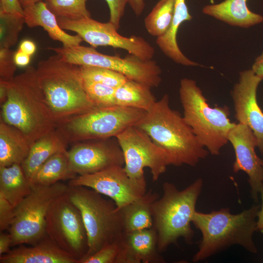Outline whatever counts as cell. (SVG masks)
Returning a JSON list of instances; mask_svg holds the SVG:
<instances>
[{
	"instance_id": "cell-1",
	"label": "cell",
	"mask_w": 263,
	"mask_h": 263,
	"mask_svg": "<svg viewBox=\"0 0 263 263\" xmlns=\"http://www.w3.org/2000/svg\"><path fill=\"white\" fill-rule=\"evenodd\" d=\"M0 82L7 88L6 99L0 105V119L20 131L31 145L57 128L38 83L36 68L29 66L10 81Z\"/></svg>"
},
{
	"instance_id": "cell-2",
	"label": "cell",
	"mask_w": 263,
	"mask_h": 263,
	"mask_svg": "<svg viewBox=\"0 0 263 263\" xmlns=\"http://www.w3.org/2000/svg\"><path fill=\"white\" fill-rule=\"evenodd\" d=\"M168 154L170 165L195 166L208 154L180 113L171 109L164 94L136 124Z\"/></svg>"
},
{
	"instance_id": "cell-3",
	"label": "cell",
	"mask_w": 263,
	"mask_h": 263,
	"mask_svg": "<svg viewBox=\"0 0 263 263\" xmlns=\"http://www.w3.org/2000/svg\"><path fill=\"white\" fill-rule=\"evenodd\" d=\"M38 83L57 125L97 107L87 95L79 66L54 55L36 68Z\"/></svg>"
},
{
	"instance_id": "cell-4",
	"label": "cell",
	"mask_w": 263,
	"mask_h": 263,
	"mask_svg": "<svg viewBox=\"0 0 263 263\" xmlns=\"http://www.w3.org/2000/svg\"><path fill=\"white\" fill-rule=\"evenodd\" d=\"M260 207L254 205L238 214L231 213L228 207L208 213L196 211L192 223L201 232L202 238L192 261H203L235 244L256 253L253 235L257 230L256 218Z\"/></svg>"
},
{
	"instance_id": "cell-5",
	"label": "cell",
	"mask_w": 263,
	"mask_h": 263,
	"mask_svg": "<svg viewBox=\"0 0 263 263\" xmlns=\"http://www.w3.org/2000/svg\"><path fill=\"white\" fill-rule=\"evenodd\" d=\"M203 185L201 178L181 190L172 183L163 184V195L152 205L153 227L157 232L160 252L176 244L180 238L189 244L193 243L194 232L191 223Z\"/></svg>"
},
{
	"instance_id": "cell-6",
	"label": "cell",
	"mask_w": 263,
	"mask_h": 263,
	"mask_svg": "<svg viewBox=\"0 0 263 263\" xmlns=\"http://www.w3.org/2000/svg\"><path fill=\"white\" fill-rule=\"evenodd\" d=\"M180 85L185 121L199 143L212 155H218L221 148L228 142V133L236 124L230 121L228 107H210L193 79L183 78Z\"/></svg>"
},
{
	"instance_id": "cell-7",
	"label": "cell",
	"mask_w": 263,
	"mask_h": 263,
	"mask_svg": "<svg viewBox=\"0 0 263 263\" xmlns=\"http://www.w3.org/2000/svg\"><path fill=\"white\" fill-rule=\"evenodd\" d=\"M68 186L67 192L79 209L87 231L89 247L85 256L119 242L124 230L120 211L114 202L90 188Z\"/></svg>"
},
{
	"instance_id": "cell-8",
	"label": "cell",
	"mask_w": 263,
	"mask_h": 263,
	"mask_svg": "<svg viewBox=\"0 0 263 263\" xmlns=\"http://www.w3.org/2000/svg\"><path fill=\"white\" fill-rule=\"evenodd\" d=\"M147 112L114 105L96 107L58 125L69 143L116 137L127 128L135 126Z\"/></svg>"
},
{
	"instance_id": "cell-9",
	"label": "cell",
	"mask_w": 263,
	"mask_h": 263,
	"mask_svg": "<svg viewBox=\"0 0 263 263\" xmlns=\"http://www.w3.org/2000/svg\"><path fill=\"white\" fill-rule=\"evenodd\" d=\"M68 188L60 182L51 186L33 184L31 192L15 207L14 217L9 228L12 246L34 245L46 236L47 212L52 203L66 193Z\"/></svg>"
},
{
	"instance_id": "cell-10",
	"label": "cell",
	"mask_w": 263,
	"mask_h": 263,
	"mask_svg": "<svg viewBox=\"0 0 263 263\" xmlns=\"http://www.w3.org/2000/svg\"><path fill=\"white\" fill-rule=\"evenodd\" d=\"M61 58L71 64L109 69L120 73L129 79L150 86L158 87L161 82V69L156 61L143 60L130 54L124 58L103 54L94 47L80 45L69 47H49Z\"/></svg>"
},
{
	"instance_id": "cell-11",
	"label": "cell",
	"mask_w": 263,
	"mask_h": 263,
	"mask_svg": "<svg viewBox=\"0 0 263 263\" xmlns=\"http://www.w3.org/2000/svg\"><path fill=\"white\" fill-rule=\"evenodd\" d=\"M45 232L59 248L78 262L87 254L88 236L82 217L67 192L51 205L46 218Z\"/></svg>"
},
{
	"instance_id": "cell-12",
	"label": "cell",
	"mask_w": 263,
	"mask_h": 263,
	"mask_svg": "<svg viewBox=\"0 0 263 263\" xmlns=\"http://www.w3.org/2000/svg\"><path fill=\"white\" fill-rule=\"evenodd\" d=\"M115 138L123 153L124 169L132 178H145L144 169L148 168L152 181H156L170 165L166 151L135 126L127 128Z\"/></svg>"
},
{
	"instance_id": "cell-13",
	"label": "cell",
	"mask_w": 263,
	"mask_h": 263,
	"mask_svg": "<svg viewBox=\"0 0 263 263\" xmlns=\"http://www.w3.org/2000/svg\"><path fill=\"white\" fill-rule=\"evenodd\" d=\"M56 19L63 30L75 32L93 47L111 46L122 49L145 60L152 59L155 54L154 48L144 38L136 36H122L110 21L102 23L91 18L71 20L56 17Z\"/></svg>"
},
{
	"instance_id": "cell-14",
	"label": "cell",
	"mask_w": 263,
	"mask_h": 263,
	"mask_svg": "<svg viewBox=\"0 0 263 263\" xmlns=\"http://www.w3.org/2000/svg\"><path fill=\"white\" fill-rule=\"evenodd\" d=\"M68 185L82 186L109 197L119 209L138 199L147 192L145 178L130 177L124 166H115L100 171L77 175Z\"/></svg>"
},
{
	"instance_id": "cell-15",
	"label": "cell",
	"mask_w": 263,
	"mask_h": 263,
	"mask_svg": "<svg viewBox=\"0 0 263 263\" xmlns=\"http://www.w3.org/2000/svg\"><path fill=\"white\" fill-rule=\"evenodd\" d=\"M67 152L70 168L78 175L124 166L123 153L115 137L77 142Z\"/></svg>"
},
{
	"instance_id": "cell-16",
	"label": "cell",
	"mask_w": 263,
	"mask_h": 263,
	"mask_svg": "<svg viewBox=\"0 0 263 263\" xmlns=\"http://www.w3.org/2000/svg\"><path fill=\"white\" fill-rule=\"evenodd\" d=\"M239 82L234 86L231 95L239 123L248 126L252 130L257 147L263 157V112L259 106L257 91L263 76L251 69L240 72Z\"/></svg>"
},
{
	"instance_id": "cell-17",
	"label": "cell",
	"mask_w": 263,
	"mask_h": 263,
	"mask_svg": "<svg viewBox=\"0 0 263 263\" xmlns=\"http://www.w3.org/2000/svg\"><path fill=\"white\" fill-rule=\"evenodd\" d=\"M228 139L235 153L233 171H243L247 174L252 197L258 202L259 194L263 187V167L261 159L255 151L256 137L250 128L239 123L230 131Z\"/></svg>"
},
{
	"instance_id": "cell-18",
	"label": "cell",
	"mask_w": 263,
	"mask_h": 263,
	"mask_svg": "<svg viewBox=\"0 0 263 263\" xmlns=\"http://www.w3.org/2000/svg\"><path fill=\"white\" fill-rule=\"evenodd\" d=\"M116 263H164L157 247V235L152 227L124 232L119 242Z\"/></svg>"
},
{
	"instance_id": "cell-19",
	"label": "cell",
	"mask_w": 263,
	"mask_h": 263,
	"mask_svg": "<svg viewBox=\"0 0 263 263\" xmlns=\"http://www.w3.org/2000/svg\"><path fill=\"white\" fill-rule=\"evenodd\" d=\"M0 263H78L49 237L31 247L20 246L0 256Z\"/></svg>"
},
{
	"instance_id": "cell-20",
	"label": "cell",
	"mask_w": 263,
	"mask_h": 263,
	"mask_svg": "<svg viewBox=\"0 0 263 263\" xmlns=\"http://www.w3.org/2000/svg\"><path fill=\"white\" fill-rule=\"evenodd\" d=\"M25 23L30 28L41 26L53 40L61 42L64 47L80 45L83 40L78 35L66 33L59 25L56 16L40 1L23 8Z\"/></svg>"
},
{
	"instance_id": "cell-21",
	"label": "cell",
	"mask_w": 263,
	"mask_h": 263,
	"mask_svg": "<svg viewBox=\"0 0 263 263\" xmlns=\"http://www.w3.org/2000/svg\"><path fill=\"white\" fill-rule=\"evenodd\" d=\"M68 141L60 130H54L36 141L29 154L21 164L26 176L31 180L39 168L54 154L67 150Z\"/></svg>"
},
{
	"instance_id": "cell-22",
	"label": "cell",
	"mask_w": 263,
	"mask_h": 263,
	"mask_svg": "<svg viewBox=\"0 0 263 263\" xmlns=\"http://www.w3.org/2000/svg\"><path fill=\"white\" fill-rule=\"evenodd\" d=\"M247 0H225L205 6L202 12L230 25L248 28L263 22V16L251 11Z\"/></svg>"
},
{
	"instance_id": "cell-23",
	"label": "cell",
	"mask_w": 263,
	"mask_h": 263,
	"mask_svg": "<svg viewBox=\"0 0 263 263\" xmlns=\"http://www.w3.org/2000/svg\"><path fill=\"white\" fill-rule=\"evenodd\" d=\"M31 144L17 128L0 120V167L21 164L27 157Z\"/></svg>"
},
{
	"instance_id": "cell-24",
	"label": "cell",
	"mask_w": 263,
	"mask_h": 263,
	"mask_svg": "<svg viewBox=\"0 0 263 263\" xmlns=\"http://www.w3.org/2000/svg\"><path fill=\"white\" fill-rule=\"evenodd\" d=\"M159 197L150 189L141 198L119 209L124 232L152 227V205Z\"/></svg>"
},
{
	"instance_id": "cell-25",
	"label": "cell",
	"mask_w": 263,
	"mask_h": 263,
	"mask_svg": "<svg viewBox=\"0 0 263 263\" xmlns=\"http://www.w3.org/2000/svg\"><path fill=\"white\" fill-rule=\"evenodd\" d=\"M33 184L21 164L0 167V194L16 207L31 191Z\"/></svg>"
},
{
	"instance_id": "cell-26",
	"label": "cell",
	"mask_w": 263,
	"mask_h": 263,
	"mask_svg": "<svg viewBox=\"0 0 263 263\" xmlns=\"http://www.w3.org/2000/svg\"><path fill=\"white\" fill-rule=\"evenodd\" d=\"M68 150L57 153L46 161L31 179L33 184L51 186L61 181L71 180L77 174L69 166Z\"/></svg>"
},
{
	"instance_id": "cell-27",
	"label": "cell",
	"mask_w": 263,
	"mask_h": 263,
	"mask_svg": "<svg viewBox=\"0 0 263 263\" xmlns=\"http://www.w3.org/2000/svg\"><path fill=\"white\" fill-rule=\"evenodd\" d=\"M151 87L142 83L128 79L120 86L116 88V105L141 109L147 112L150 111L156 102Z\"/></svg>"
},
{
	"instance_id": "cell-28",
	"label": "cell",
	"mask_w": 263,
	"mask_h": 263,
	"mask_svg": "<svg viewBox=\"0 0 263 263\" xmlns=\"http://www.w3.org/2000/svg\"><path fill=\"white\" fill-rule=\"evenodd\" d=\"M174 0H159L144 20L148 32L157 38L163 36L170 27Z\"/></svg>"
},
{
	"instance_id": "cell-29",
	"label": "cell",
	"mask_w": 263,
	"mask_h": 263,
	"mask_svg": "<svg viewBox=\"0 0 263 263\" xmlns=\"http://www.w3.org/2000/svg\"><path fill=\"white\" fill-rule=\"evenodd\" d=\"M87 0H45L48 9L56 17L71 20L91 18L86 7Z\"/></svg>"
},
{
	"instance_id": "cell-30",
	"label": "cell",
	"mask_w": 263,
	"mask_h": 263,
	"mask_svg": "<svg viewBox=\"0 0 263 263\" xmlns=\"http://www.w3.org/2000/svg\"><path fill=\"white\" fill-rule=\"evenodd\" d=\"M79 70L83 80L99 83L114 88L120 86L128 79L120 73L100 67L80 65Z\"/></svg>"
},
{
	"instance_id": "cell-31",
	"label": "cell",
	"mask_w": 263,
	"mask_h": 263,
	"mask_svg": "<svg viewBox=\"0 0 263 263\" xmlns=\"http://www.w3.org/2000/svg\"><path fill=\"white\" fill-rule=\"evenodd\" d=\"M0 48H10L17 43L25 23L24 16L0 14Z\"/></svg>"
},
{
	"instance_id": "cell-32",
	"label": "cell",
	"mask_w": 263,
	"mask_h": 263,
	"mask_svg": "<svg viewBox=\"0 0 263 263\" xmlns=\"http://www.w3.org/2000/svg\"><path fill=\"white\" fill-rule=\"evenodd\" d=\"M85 92L97 107H110L115 104L116 88L99 83L83 80Z\"/></svg>"
},
{
	"instance_id": "cell-33",
	"label": "cell",
	"mask_w": 263,
	"mask_h": 263,
	"mask_svg": "<svg viewBox=\"0 0 263 263\" xmlns=\"http://www.w3.org/2000/svg\"><path fill=\"white\" fill-rule=\"evenodd\" d=\"M119 251V242L109 244L95 253L84 257L78 263H116Z\"/></svg>"
},
{
	"instance_id": "cell-34",
	"label": "cell",
	"mask_w": 263,
	"mask_h": 263,
	"mask_svg": "<svg viewBox=\"0 0 263 263\" xmlns=\"http://www.w3.org/2000/svg\"><path fill=\"white\" fill-rule=\"evenodd\" d=\"M15 52L10 48L0 49V81H10L15 77L17 65L15 63Z\"/></svg>"
},
{
	"instance_id": "cell-35",
	"label": "cell",
	"mask_w": 263,
	"mask_h": 263,
	"mask_svg": "<svg viewBox=\"0 0 263 263\" xmlns=\"http://www.w3.org/2000/svg\"><path fill=\"white\" fill-rule=\"evenodd\" d=\"M15 207L0 194V230L9 229L14 217Z\"/></svg>"
},
{
	"instance_id": "cell-36",
	"label": "cell",
	"mask_w": 263,
	"mask_h": 263,
	"mask_svg": "<svg viewBox=\"0 0 263 263\" xmlns=\"http://www.w3.org/2000/svg\"><path fill=\"white\" fill-rule=\"evenodd\" d=\"M110 9V20L118 30L127 4L126 0H105Z\"/></svg>"
},
{
	"instance_id": "cell-37",
	"label": "cell",
	"mask_w": 263,
	"mask_h": 263,
	"mask_svg": "<svg viewBox=\"0 0 263 263\" xmlns=\"http://www.w3.org/2000/svg\"><path fill=\"white\" fill-rule=\"evenodd\" d=\"M0 14L24 16V10L19 0H0Z\"/></svg>"
},
{
	"instance_id": "cell-38",
	"label": "cell",
	"mask_w": 263,
	"mask_h": 263,
	"mask_svg": "<svg viewBox=\"0 0 263 263\" xmlns=\"http://www.w3.org/2000/svg\"><path fill=\"white\" fill-rule=\"evenodd\" d=\"M12 244V237L9 233L0 232V256L8 253Z\"/></svg>"
},
{
	"instance_id": "cell-39",
	"label": "cell",
	"mask_w": 263,
	"mask_h": 263,
	"mask_svg": "<svg viewBox=\"0 0 263 263\" xmlns=\"http://www.w3.org/2000/svg\"><path fill=\"white\" fill-rule=\"evenodd\" d=\"M30 56L18 49L14 53V59L15 63L17 66H26L30 63Z\"/></svg>"
},
{
	"instance_id": "cell-40",
	"label": "cell",
	"mask_w": 263,
	"mask_h": 263,
	"mask_svg": "<svg viewBox=\"0 0 263 263\" xmlns=\"http://www.w3.org/2000/svg\"><path fill=\"white\" fill-rule=\"evenodd\" d=\"M19 49L31 56L35 52L36 46L32 41L26 39L20 43Z\"/></svg>"
},
{
	"instance_id": "cell-41",
	"label": "cell",
	"mask_w": 263,
	"mask_h": 263,
	"mask_svg": "<svg viewBox=\"0 0 263 263\" xmlns=\"http://www.w3.org/2000/svg\"><path fill=\"white\" fill-rule=\"evenodd\" d=\"M126 1L136 16L140 15L143 12L145 6L144 0H126Z\"/></svg>"
},
{
	"instance_id": "cell-42",
	"label": "cell",
	"mask_w": 263,
	"mask_h": 263,
	"mask_svg": "<svg viewBox=\"0 0 263 263\" xmlns=\"http://www.w3.org/2000/svg\"><path fill=\"white\" fill-rule=\"evenodd\" d=\"M251 69L256 75L263 76V52L256 58Z\"/></svg>"
},
{
	"instance_id": "cell-43",
	"label": "cell",
	"mask_w": 263,
	"mask_h": 263,
	"mask_svg": "<svg viewBox=\"0 0 263 263\" xmlns=\"http://www.w3.org/2000/svg\"><path fill=\"white\" fill-rule=\"evenodd\" d=\"M260 193L261 196L262 205L257 214V229L261 231L263 230V187Z\"/></svg>"
},
{
	"instance_id": "cell-44",
	"label": "cell",
	"mask_w": 263,
	"mask_h": 263,
	"mask_svg": "<svg viewBox=\"0 0 263 263\" xmlns=\"http://www.w3.org/2000/svg\"><path fill=\"white\" fill-rule=\"evenodd\" d=\"M23 8L27 5L42 1V0H19Z\"/></svg>"
},
{
	"instance_id": "cell-45",
	"label": "cell",
	"mask_w": 263,
	"mask_h": 263,
	"mask_svg": "<svg viewBox=\"0 0 263 263\" xmlns=\"http://www.w3.org/2000/svg\"><path fill=\"white\" fill-rule=\"evenodd\" d=\"M261 164H262V166H263V159H261Z\"/></svg>"
},
{
	"instance_id": "cell-46",
	"label": "cell",
	"mask_w": 263,
	"mask_h": 263,
	"mask_svg": "<svg viewBox=\"0 0 263 263\" xmlns=\"http://www.w3.org/2000/svg\"><path fill=\"white\" fill-rule=\"evenodd\" d=\"M263 233V230L261 231Z\"/></svg>"
}]
</instances>
